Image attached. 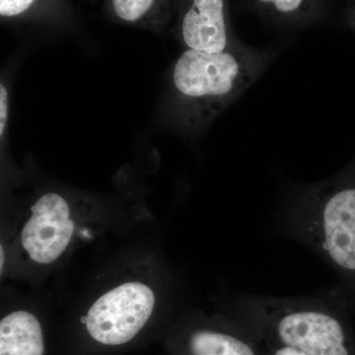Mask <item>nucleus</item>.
I'll return each mask as SVG.
<instances>
[{"label": "nucleus", "instance_id": "1", "mask_svg": "<svg viewBox=\"0 0 355 355\" xmlns=\"http://www.w3.org/2000/svg\"><path fill=\"white\" fill-rule=\"evenodd\" d=\"M277 227L335 272L338 292L355 307V157L333 176L289 191Z\"/></svg>", "mask_w": 355, "mask_h": 355}, {"label": "nucleus", "instance_id": "2", "mask_svg": "<svg viewBox=\"0 0 355 355\" xmlns=\"http://www.w3.org/2000/svg\"><path fill=\"white\" fill-rule=\"evenodd\" d=\"M350 310L334 289L298 297L242 292L232 300L233 318L258 338L307 355H355Z\"/></svg>", "mask_w": 355, "mask_h": 355}, {"label": "nucleus", "instance_id": "3", "mask_svg": "<svg viewBox=\"0 0 355 355\" xmlns=\"http://www.w3.org/2000/svg\"><path fill=\"white\" fill-rule=\"evenodd\" d=\"M275 55L243 43L217 53L186 49L171 76L180 123L190 130L209 125L263 73Z\"/></svg>", "mask_w": 355, "mask_h": 355}, {"label": "nucleus", "instance_id": "4", "mask_svg": "<svg viewBox=\"0 0 355 355\" xmlns=\"http://www.w3.org/2000/svg\"><path fill=\"white\" fill-rule=\"evenodd\" d=\"M155 305L150 287L127 282L96 300L81 322L91 338L105 345H125L142 330Z\"/></svg>", "mask_w": 355, "mask_h": 355}, {"label": "nucleus", "instance_id": "5", "mask_svg": "<svg viewBox=\"0 0 355 355\" xmlns=\"http://www.w3.org/2000/svg\"><path fill=\"white\" fill-rule=\"evenodd\" d=\"M31 211L21 232L22 246L36 263H53L69 247L76 228L69 202L58 193H46Z\"/></svg>", "mask_w": 355, "mask_h": 355}, {"label": "nucleus", "instance_id": "6", "mask_svg": "<svg viewBox=\"0 0 355 355\" xmlns=\"http://www.w3.org/2000/svg\"><path fill=\"white\" fill-rule=\"evenodd\" d=\"M186 49L217 53L241 44L231 27L228 0H184L179 24Z\"/></svg>", "mask_w": 355, "mask_h": 355}, {"label": "nucleus", "instance_id": "7", "mask_svg": "<svg viewBox=\"0 0 355 355\" xmlns=\"http://www.w3.org/2000/svg\"><path fill=\"white\" fill-rule=\"evenodd\" d=\"M188 355H266L263 345L248 327L234 318L224 327H200L186 340Z\"/></svg>", "mask_w": 355, "mask_h": 355}, {"label": "nucleus", "instance_id": "8", "mask_svg": "<svg viewBox=\"0 0 355 355\" xmlns=\"http://www.w3.org/2000/svg\"><path fill=\"white\" fill-rule=\"evenodd\" d=\"M244 2L261 19L289 29L321 22L333 10V0H244Z\"/></svg>", "mask_w": 355, "mask_h": 355}, {"label": "nucleus", "instance_id": "9", "mask_svg": "<svg viewBox=\"0 0 355 355\" xmlns=\"http://www.w3.org/2000/svg\"><path fill=\"white\" fill-rule=\"evenodd\" d=\"M41 324L31 313L16 311L0 322V355H44Z\"/></svg>", "mask_w": 355, "mask_h": 355}, {"label": "nucleus", "instance_id": "10", "mask_svg": "<svg viewBox=\"0 0 355 355\" xmlns=\"http://www.w3.org/2000/svg\"><path fill=\"white\" fill-rule=\"evenodd\" d=\"M155 0H112L114 12L125 22H137L148 13Z\"/></svg>", "mask_w": 355, "mask_h": 355}, {"label": "nucleus", "instance_id": "11", "mask_svg": "<svg viewBox=\"0 0 355 355\" xmlns=\"http://www.w3.org/2000/svg\"><path fill=\"white\" fill-rule=\"evenodd\" d=\"M347 29L355 32V0H333V10Z\"/></svg>", "mask_w": 355, "mask_h": 355}, {"label": "nucleus", "instance_id": "12", "mask_svg": "<svg viewBox=\"0 0 355 355\" xmlns=\"http://www.w3.org/2000/svg\"><path fill=\"white\" fill-rule=\"evenodd\" d=\"M35 0H0V15L15 17L27 11Z\"/></svg>", "mask_w": 355, "mask_h": 355}, {"label": "nucleus", "instance_id": "13", "mask_svg": "<svg viewBox=\"0 0 355 355\" xmlns=\"http://www.w3.org/2000/svg\"><path fill=\"white\" fill-rule=\"evenodd\" d=\"M8 91L6 86L0 85V137L3 139L6 135L7 121H8Z\"/></svg>", "mask_w": 355, "mask_h": 355}, {"label": "nucleus", "instance_id": "14", "mask_svg": "<svg viewBox=\"0 0 355 355\" xmlns=\"http://www.w3.org/2000/svg\"><path fill=\"white\" fill-rule=\"evenodd\" d=\"M258 338L260 340L263 349H265L266 355H307L299 352L297 349L277 345L275 343L268 342V340H263V338Z\"/></svg>", "mask_w": 355, "mask_h": 355}, {"label": "nucleus", "instance_id": "15", "mask_svg": "<svg viewBox=\"0 0 355 355\" xmlns=\"http://www.w3.org/2000/svg\"><path fill=\"white\" fill-rule=\"evenodd\" d=\"M0 254H1V261H0V263H1V266H0V268H1V272H2V270H3V263H4V258H3L4 252H3V248H2V247H1V251H0Z\"/></svg>", "mask_w": 355, "mask_h": 355}]
</instances>
